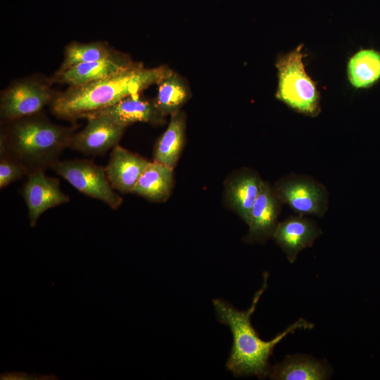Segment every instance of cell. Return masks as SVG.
Listing matches in <instances>:
<instances>
[{
    "label": "cell",
    "mask_w": 380,
    "mask_h": 380,
    "mask_svg": "<svg viewBox=\"0 0 380 380\" xmlns=\"http://www.w3.org/2000/svg\"><path fill=\"white\" fill-rule=\"evenodd\" d=\"M282 204L272 186L264 182L251 210L248 232L243 241L248 243H265L272 238Z\"/></svg>",
    "instance_id": "30bf717a"
},
{
    "label": "cell",
    "mask_w": 380,
    "mask_h": 380,
    "mask_svg": "<svg viewBox=\"0 0 380 380\" xmlns=\"http://www.w3.org/2000/svg\"><path fill=\"white\" fill-rule=\"evenodd\" d=\"M29 174V170L23 165L6 154L0 153L1 189L5 188Z\"/></svg>",
    "instance_id": "7402d4cb"
},
{
    "label": "cell",
    "mask_w": 380,
    "mask_h": 380,
    "mask_svg": "<svg viewBox=\"0 0 380 380\" xmlns=\"http://www.w3.org/2000/svg\"><path fill=\"white\" fill-rule=\"evenodd\" d=\"M148 163L146 158L117 145L113 148L105 169L112 187L127 194L132 192Z\"/></svg>",
    "instance_id": "7c38bea8"
},
{
    "label": "cell",
    "mask_w": 380,
    "mask_h": 380,
    "mask_svg": "<svg viewBox=\"0 0 380 380\" xmlns=\"http://www.w3.org/2000/svg\"><path fill=\"white\" fill-rule=\"evenodd\" d=\"M78 191L99 200L113 210L122 203L108 179L105 167L86 159L58 160L51 167Z\"/></svg>",
    "instance_id": "5b68a950"
},
{
    "label": "cell",
    "mask_w": 380,
    "mask_h": 380,
    "mask_svg": "<svg viewBox=\"0 0 380 380\" xmlns=\"http://www.w3.org/2000/svg\"><path fill=\"white\" fill-rule=\"evenodd\" d=\"M172 184V167L156 161L149 162L132 193L153 202H163L170 195Z\"/></svg>",
    "instance_id": "e0dca14e"
},
{
    "label": "cell",
    "mask_w": 380,
    "mask_h": 380,
    "mask_svg": "<svg viewBox=\"0 0 380 380\" xmlns=\"http://www.w3.org/2000/svg\"><path fill=\"white\" fill-rule=\"evenodd\" d=\"M172 70L162 65L147 68L133 66L103 78L79 86L69 87L55 95L52 113L59 118L72 120L107 108L122 99L158 84Z\"/></svg>",
    "instance_id": "7a4b0ae2"
},
{
    "label": "cell",
    "mask_w": 380,
    "mask_h": 380,
    "mask_svg": "<svg viewBox=\"0 0 380 380\" xmlns=\"http://www.w3.org/2000/svg\"><path fill=\"white\" fill-rule=\"evenodd\" d=\"M322 233V229L314 220L298 215L279 222L272 238L288 261L293 263L299 253L312 246Z\"/></svg>",
    "instance_id": "8fae6325"
},
{
    "label": "cell",
    "mask_w": 380,
    "mask_h": 380,
    "mask_svg": "<svg viewBox=\"0 0 380 380\" xmlns=\"http://www.w3.org/2000/svg\"><path fill=\"white\" fill-rule=\"evenodd\" d=\"M268 277V273L265 272L261 287L255 292L251 306L245 310H239L220 298L213 300L218 321L227 325L232 334L233 344L226 368L235 377L255 376L262 379L269 377L272 369L270 360L274 347L288 334L314 327L311 322L299 318L272 340L265 341L260 338L252 325L251 317L267 287Z\"/></svg>",
    "instance_id": "6da1fadb"
},
{
    "label": "cell",
    "mask_w": 380,
    "mask_h": 380,
    "mask_svg": "<svg viewBox=\"0 0 380 380\" xmlns=\"http://www.w3.org/2000/svg\"><path fill=\"white\" fill-rule=\"evenodd\" d=\"M302 46L278 60L279 84L276 96L293 110L315 117L321 111L319 97L314 82L305 72Z\"/></svg>",
    "instance_id": "277c9868"
},
{
    "label": "cell",
    "mask_w": 380,
    "mask_h": 380,
    "mask_svg": "<svg viewBox=\"0 0 380 380\" xmlns=\"http://www.w3.org/2000/svg\"><path fill=\"white\" fill-rule=\"evenodd\" d=\"M186 131V115L178 111L171 115L166 130L156 143L153 161L174 168L182 153Z\"/></svg>",
    "instance_id": "ac0fdd59"
},
{
    "label": "cell",
    "mask_w": 380,
    "mask_h": 380,
    "mask_svg": "<svg viewBox=\"0 0 380 380\" xmlns=\"http://www.w3.org/2000/svg\"><path fill=\"white\" fill-rule=\"evenodd\" d=\"M272 188L282 203L298 215L323 217L327 212L329 191L310 176L291 173L277 181Z\"/></svg>",
    "instance_id": "8992f818"
},
{
    "label": "cell",
    "mask_w": 380,
    "mask_h": 380,
    "mask_svg": "<svg viewBox=\"0 0 380 380\" xmlns=\"http://www.w3.org/2000/svg\"><path fill=\"white\" fill-rule=\"evenodd\" d=\"M96 115L107 117L125 127L135 122L160 125L164 122V116L158 110L153 100L143 98L140 93L127 96L112 106L87 117Z\"/></svg>",
    "instance_id": "5bb4252c"
},
{
    "label": "cell",
    "mask_w": 380,
    "mask_h": 380,
    "mask_svg": "<svg viewBox=\"0 0 380 380\" xmlns=\"http://www.w3.org/2000/svg\"><path fill=\"white\" fill-rule=\"evenodd\" d=\"M23 196L27 207L30 224L34 227L46 210L69 202L70 198L61 190L59 180L46 176L38 170L27 175Z\"/></svg>",
    "instance_id": "9c48e42d"
},
{
    "label": "cell",
    "mask_w": 380,
    "mask_h": 380,
    "mask_svg": "<svg viewBox=\"0 0 380 380\" xmlns=\"http://www.w3.org/2000/svg\"><path fill=\"white\" fill-rule=\"evenodd\" d=\"M264 181L254 171L243 170L233 177L226 189L227 201L233 210L248 224L251 210Z\"/></svg>",
    "instance_id": "2e32d148"
},
{
    "label": "cell",
    "mask_w": 380,
    "mask_h": 380,
    "mask_svg": "<svg viewBox=\"0 0 380 380\" xmlns=\"http://www.w3.org/2000/svg\"><path fill=\"white\" fill-rule=\"evenodd\" d=\"M81 131L74 133L69 148L86 155H101L118 143L126 129L103 115H91Z\"/></svg>",
    "instance_id": "ba28073f"
},
{
    "label": "cell",
    "mask_w": 380,
    "mask_h": 380,
    "mask_svg": "<svg viewBox=\"0 0 380 380\" xmlns=\"http://www.w3.org/2000/svg\"><path fill=\"white\" fill-rule=\"evenodd\" d=\"M115 53L103 42H73L66 46L63 61L58 71L65 70L79 64L106 58Z\"/></svg>",
    "instance_id": "44dd1931"
},
{
    "label": "cell",
    "mask_w": 380,
    "mask_h": 380,
    "mask_svg": "<svg viewBox=\"0 0 380 380\" xmlns=\"http://www.w3.org/2000/svg\"><path fill=\"white\" fill-rule=\"evenodd\" d=\"M7 122L1 132L0 153L17 160L30 173L51 168L69 146L75 129L54 124L39 113Z\"/></svg>",
    "instance_id": "3957f363"
},
{
    "label": "cell",
    "mask_w": 380,
    "mask_h": 380,
    "mask_svg": "<svg viewBox=\"0 0 380 380\" xmlns=\"http://www.w3.org/2000/svg\"><path fill=\"white\" fill-rule=\"evenodd\" d=\"M348 79L355 88H367L380 79V53L362 49L350 58L348 64Z\"/></svg>",
    "instance_id": "ffe728a7"
},
{
    "label": "cell",
    "mask_w": 380,
    "mask_h": 380,
    "mask_svg": "<svg viewBox=\"0 0 380 380\" xmlns=\"http://www.w3.org/2000/svg\"><path fill=\"white\" fill-rule=\"evenodd\" d=\"M158 85L157 96L153 101L164 117L179 111L189 99L190 90L186 82L173 71Z\"/></svg>",
    "instance_id": "d6986e66"
},
{
    "label": "cell",
    "mask_w": 380,
    "mask_h": 380,
    "mask_svg": "<svg viewBox=\"0 0 380 380\" xmlns=\"http://www.w3.org/2000/svg\"><path fill=\"white\" fill-rule=\"evenodd\" d=\"M331 369L324 360L312 356L287 355L272 366L269 378L274 380H324L330 378Z\"/></svg>",
    "instance_id": "9a60e30c"
},
{
    "label": "cell",
    "mask_w": 380,
    "mask_h": 380,
    "mask_svg": "<svg viewBox=\"0 0 380 380\" xmlns=\"http://www.w3.org/2000/svg\"><path fill=\"white\" fill-rule=\"evenodd\" d=\"M55 95L42 81L25 79L16 82L1 94V118L11 121L39 113L46 106L51 105Z\"/></svg>",
    "instance_id": "52a82bcc"
},
{
    "label": "cell",
    "mask_w": 380,
    "mask_h": 380,
    "mask_svg": "<svg viewBox=\"0 0 380 380\" xmlns=\"http://www.w3.org/2000/svg\"><path fill=\"white\" fill-rule=\"evenodd\" d=\"M136 63L127 56L115 52L106 58L79 64L65 70L58 71L54 75V80L68 84L69 87L79 86L125 70Z\"/></svg>",
    "instance_id": "4fadbf2b"
}]
</instances>
